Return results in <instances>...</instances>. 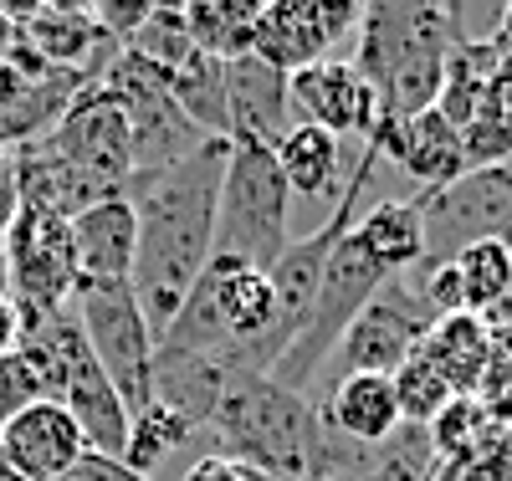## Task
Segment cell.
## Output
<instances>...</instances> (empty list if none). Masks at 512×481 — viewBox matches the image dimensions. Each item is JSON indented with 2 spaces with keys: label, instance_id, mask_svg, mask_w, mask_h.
Wrapping results in <instances>:
<instances>
[{
  "label": "cell",
  "instance_id": "obj_1",
  "mask_svg": "<svg viewBox=\"0 0 512 481\" xmlns=\"http://www.w3.org/2000/svg\"><path fill=\"white\" fill-rule=\"evenodd\" d=\"M226 154H231V139H205L180 164L134 174L123 190L139 221L128 292H134L139 313L149 318L154 338L185 308V297L195 292L200 272L216 256V205H221Z\"/></svg>",
  "mask_w": 512,
  "mask_h": 481
},
{
  "label": "cell",
  "instance_id": "obj_2",
  "mask_svg": "<svg viewBox=\"0 0 512 481\" xmlns=\"http://www.w3.org/2000/svg\"><path fill=\"white\" fill-rule=\"evenodd\" d=\"M205 456H226L272 481H328V425L313 400L272 384L267 374H236L200 430Z\"/></svg>",
  "mask_w": 512,
  "mask_h": 481
},
{
  "label": "cell",
  "instance_id": "obj_3",
  "mask_svg": "<svg viewBox=\"0 0 512 481\" xmlns=\"http://www.w3.org/2000/svg\"><path fill=\"white\" fill-rule=\"evenodd\" d=\"M287 210H292V190L277 169V154L267 144L231 139L221 205H216V256H236L246 267L267 272L292 246Z\"/></svg>",
  "mask_w": 512,
  "mask_h": 481
},
{
  "label": "cell",
  "instance_id": "obj_4",
  "mask_svg": "<svg viewBox=\"0 0 512 481\" xmlns=\"http://www.w3.org/2000/svg\"><path fill=\"white\" fill-rule=\"evenodd\" d=\"M57 159V169L72 180L77 205L88 210L98 200H113L134 180V139H128V118L118 98L103 82H82V93L67 103L57 128L47 139H36Z\"/></svg>",
  "mask_w": 512,
  "mask_h": 481
},
{
  "label": "cell",
  "instance_id": "obj_5",
  "mask_svg": "<svg viewBox=\"0 0 512 481\" xmlns=\"http://www.w3.org/2000/svg\"><path fill=\"white\" fill-rule=\"evenodd\" d=\"M0 287L16 302L21 328L62 313L77 292V251L67 215L47 205H16L0 241Z\"/></svg>",
  "mask_w": 512,
  "mask_h": 481
},
{
  "label": "cell",
  "instance_id": "obj_6",
  "mask_svg": "<svg viewBox=\"0 0 512 481\" xmlns=\"http://www.w3.org/2000/svg\"><path fill=\"white\" fill-rule=\"evenodd\" d=\"M67 308L88 338L98 369L118 389L123 410L139 415L144 405H154V328L139 313L128 282H77Z\"/></svg>",
  "mask_w": 512,
  "mask_h": 481
},
{
  "label": "cell",
  "instance_id": "obj_7",
  "mask_svg": "<svg viewBox=\"0 0 512 481\" xmlns=\"http://www.w3.org/2000/svg\"><path fill=\"white\" fill-rule=\"evenodd\" d=\"M420 236L425 256L446 261L466 246H512V164H477L456 180L420 190Z\"/></svg>",
  "mask_w": 512,
  "mask_h": 481
},
{
  "label": "cell",
  "instance_id": "obj_8",
  "mask_svg": "<svg viewBox=\"0 0 512 481\" xmlns=\"http://www.w3.org/2000/svg\"><path fill=\"white\" fill-rule=\"evenodd\" d=\"M98 82L118 98V108L128 118V139H134V174L169 169V164H180L185 154H195L205 144V134L180 113L175 93H169V77L154 62H144V57H134L128 47H118V57L103 67Z\"/></svg>",
  "mask_w": 512,
  "mask_h": 481
},
{
  "label": "cell",
  "instance_id": "obj_9",
  "mask_svg": "<svg viewBox=\"0 0 512 481\" xmlns=\"http://www.w3.org/2000/svg\"><path fill=\"white\" fill-rule=\"evenodd\" d=\"M400 282V277H395ZM379 287V297L369 302V308L349 323V333L338 338V348H333V359H328V369H338V374H395L415 348L425 343V333H431V313L420 308V297L410 292H400V287ZM323 369V374H328ZM333 374V379H338Z\"/></svg>",
  "mask_w": 512,
  "mask_h": 481
},
{
  "label": "cell",
  "instance_id": "obj_10",
  "mask_svg": "<svg viewBox=\"0 0 512 481\" xmlns=\"http://www.w3.org/2000/svg\"><path fill=\"white\" fill-rule=\"evenodd\" d=\"M287 103H292V123H313L333 139H364L379 123V103L374 87L364 82V72L349 57H323L303 72L287 77Z\"/></svg>",
  "mask_w": 512,
  "mask_h": 481
},
{
  "label": "cell",
  "instance_id": "obj_11",
  "mask_svg": "<svg viewBox=\"0 0 512 481\" xmlns=\"http://www.w3.org/2000/svg\"><path fill=\"white\" fill-rule=\"evenodd\" d=\"M82 456L88 435L57 400H36L11 425H0V466L11 471V481H72Z\"/></svg>",
  "mask_w": 512,
  "mask_h": 481
},
{
  "label": "cell",
  "instance_id": "obj_12",
  "mask_svg": "<svg viewBox=\"0 0 512 481\" xmlns=\"http://www.w3.org/2000/svg\"><path fill=\"white\" fill-rule=\"evenodd\" d=\"M369 149L379 154V164H395V174L415 180L420 190H436V185L456 180V174L466 169L461 134L436 108H425L405 123H379L369 134Z\"/></svg>",
  "mask_w": 512,
  "mask_h": 481
},
{
  "label": "cell",
  "instance_id": "obj_13",
  "mask_svg": "<svg viewBox=\"0 0 512 481\" xmlns=\"http://www.w3.org/2000/svg\"><path fill=\"white\" fill-rule=\"evenodd\" d=\"M313 405L338 441H354V446H379L405 425L395 374H338L323 384Z\"/></svg>",
  "mask_w": 512,
  "mask_h": 481
},
{
  "label": "cell",
  "instance_id": "obj_14",
  "mask_svg": "<svg viewBox=\"0 0 512 481\" xmlns=\"http://www.w3.org/2000/svg\"><path fill=\"white\" fill-rule=\"evenodd\" d=\"M226 113H231V139L272 149L292 128L287 72L267 67L262 57H251V52L226 62Z\"/></svg>",
  "mask_w": 512,
  "mask_h": 481
},
{
  "label": "cell",
  "instance_id": "obj_15",
  "mask_svg": "<svg viewBox=\"0 0 512 481\" xmlns=\"http://www.w3.org/2000/svg\"><path fill=\"white\" fill-rule=\"evenodd\" d=\"M72 251H77V282H128L134 272L139 221L123 195L98 200L72 215Z\"/></svg>",
  "mask_w": 512,
  "mask_h": 481
},
{
  "label": "cell",
  "instance_id": "obj_16",
  "mask_svg": "<svg viewBox=\"0 0 512 481\" xmlns=\"http://www.w3.org/2000/svg\"><path fill=\"white\" fill-rule=\"evenodd\" d=\"M277 154V169H282V180L292 195H303V200H338V190H344V139H333L323 134V128L313 123H292L287 134L272 144Z\"/></svg>",
  "mask_w": 512,
  "mask_h": 481
},
{
  "label": "cell",
  "instance_id": "obj_17",
  "mask_svg": "<svg viewBox=\"0 0 512 481\" xmlns=\"http://www.w3.org/2000/svg\"><path fill=\"white\" fill-rule=\"evenodd\" d=\"M251 57H262L267 67L292 77V72L333 57V47H328V36L318 31L308 0H267L262 21H256V36H251Z\"/></svg>",
  "mask_w": 512,
  "mask_h": 481
},
{
  "label": "cell",
  "instance_id": "obj_18",
  "mask_svg": "<svg viewBox=\"0 0 512 481\" xmlns=\"http://www.w3.org/2000/svg\"><path fill=\"white\" fill-rule=\"evenodd\" d=\"M349 236L364 246L369 261H379L390 277L410 272L415 261L425 256V236H420V200H379L374 210L354 215Z\"/></svg>",
  "mask_w": 512,
  "mask_h": 481
},
{
  "label": "cell",
  "instance_id": "obj_19",
  "mask_svg": "<svg viewBox=\"0 0 512 481\" xmlns=\"http://www.w3.org/2000/svg\"><path fill=\"white\" fill-rule=\"evenodd\" d=\"M180 21L195 41V52L216 57V62H236L251 52L256 21H262L267 0H175Z\"/></svg>",
  "mask_w": 512,
  "mask_h": 481
},
{
  "label": "cell",
  "instance_id": "obj_20",
  "mask_svg": "<svg viewBox=\"0 0 512 481\" xmlns=\"http://www.w3.org/2000/svg\"><path fill=\"white\" fill-rule=\"evenodd\" d=\"M180 451H195V456H205V446H200V430L185 420V415H175L169 405H144L139 415H128V441H123V466L128 471H139V476H159L169 461H175Z\"/></svg>",
  "mask_w": 512,
  "mask_h": 481
},
{
  "label": "cell",
  "instance_id": "obj_21",
  "mask_svg": "<svg viewBox=\"0 0 512 481\" xmlns=\"http://www.w3.org/2000/svg\"><path fill=\"white\" fill-rule=\"evenodd\" d=\"M420 354L446 374V384L456 389V395H472V389L482 384V374H487V359H492V328L472 313L441 318V323H431V333H425Z\"/></svg>",
  "mask_w": 512,
  "mask_h": 481
},
{
  "label": "cell",
  "instance_id": "obj_22",
  "mask_svg": "<svg viewBox=\"0 0 512 481\" xmlns=\"http://www.w3.org/2000/svg\"><path fill=\"white\" fill-rule=\"evenodd\" d=\"M456 261V277H461V297H466V313L487 318V328H507L512 318V246L482 241V246H466L451 256Z\"/></svg>",
  "mask_w": 512,
  "mask_h": 481
},
{
  "label": "cell",
  "instance_id": "obj_23",
  "mask_svg": "<svg viewBox=\"0 0 512 481\" xmlns=\"http://www.w3.org/2000/svg\"><path fill=\"white\" fill-rule=\"evenodd\" d=\"M169 93H175L180 113L200 128L205 139H231V113H226V62L190 52L180 67H169Z\"/></svg>",
  "mask_w": 512,
  "mask_h": 481
},
{
  "label": "cell",
  "instance_id": "obj_24",
  "mask_svg": "<svg viewBox=\"0 0 512 481\" xmlns=\"http://www.w3.org/2000/svg\"><path fill=\"white\" fill-rule=\"evenodd\" d=\"M461 154L466 169L477 164H512V62H497L487 77V93L461 128Z\"/></svg>",
  "mask_w": 512,
  "mask_h": 481
},
{
  "label": "cell",
  "instance_id": "obj_25",
  "mask_svg": "<svg viewBox=\"0 0 512 481\" xmlns=\"http://www.w3.org/2000/svg\"><path fill=\"white\" fill-rule=\"evenodd\" d=\"M497 62H502V57H497L492 41H456V47L446 52L436 113L456 128V134L472 123V113H477V103H482V93H487V77H492Z\"/></svg>",
  "mask_w": 512,
  "mask_h": 481
},
{
  "label": "cell",
  "instance_id": "obj_26",
  "mask_svg": "<svg viewBox=\"0 0 512 481\" xmlns=\"http://www.w3.org/2000/svg\"><path fill=\"white\" fill-rule=\"evenodd\" d=\"M21 41H26V47L47 62V67L82 77V67L98 57L93 47H98V41H108V36L98 31L93 16H36V21L21 26Z\"/></svg>",
  "mask_w": 512,
  "mask_h": 481
},
{
  "label": "cell",
  "instance_id": "obj_27",
  "mask_svg": "<svg viewBox=\"0 0 512 481\" xmlns=\"http://www.w3.org/2000/svg\"><path fill=\"white\" fill-rule=\"evenodd\" d=\"M395 395H400V410H405V425H431L451 400H456V389L446 384V374L431 364L415 348V354L395 369Z\"/></svg>",
  "mask_w": 512,
  "mask_h": 481
},
{
  "label": "cell",
  "instance_id": "obj_28",
  "mask_svg": "<svg viewBox=\"0 0 512 481\" xmlns=\"http://www.w3.org/2000/svg\"><path fill=\"white\" fill-rule=\"evenodd\" d=\"M36 400H47V389H41L31 359L21 354V348H6V354H0V425H11Z\"/></svg>",
  "mask_w": 512,
  "mask_h": 481
},
{
  "label": "cell",
  "instance_id": "obj_29",
  "mask_svg": "<svg viewBox=\"0 0 512 481\" xmlns=\"http://www.w3.org/2000/svg\"><path fill=\"white\" fill-rule=\"evenodd\" d=\"M420 308L431 313L436 323L441 318H461L466 313V297H461V277H456V261L446 256V261H431L425 267V282H420Z\"/></svg>",
  "mask_w": 512,
  "mask_h": 481
},
{
  "label": "cell",
  "instance_id": "obj_30",
  "mask_svg": "<svg viewBox=\"0 0 512 481\" xmlns=\"http://www.w3.org/2000/svg\"><path fill=\"white\" fill-rule=\"evenodd\" d=\"M164 6V0H88V16L98 21L103 36H118L128 41L134 31H144L154 21V11Z\"/></svg>",
  "mask_w": 512,
  "mask_h": 481
},
{
  "label": "cell",
  "instance_id": "obj_31",
  "mask_svg": "<svg viewBox=\"0 0 512 481\" xmlns=\"http://www.w3.org/2000/svg\"><path fill=\"white\" fill-rule=\"evenodd\" d=\"M308 11H313L318 31L328 36V47H354L364 0H308Z\"/></svg>",
  "mask_w": 512,
  "mask_h": 481
},
{
  "label": "cell",
  "instance_id": "obj_32",
  "mask_svg": "<svg viewBox=\"0 0 512 481\" xmlns=\"http://www.w3.org/2000/svg\"><path fill=\"white\" fill-rule=\"evenodd\" d=\"M180 481H272V476L251 471V466H241V461H226V456H200L195 466H185Z\"/></svg>",
  "mask_w": 512,
  "mask_h": 481
},
{
  "label": "cell",
  "instance_id": "obj_33",
  "mask_svg": "<svg viewBox=\"0 0 512 481\" xmlns=\"http://www.w3.org/2000/svg\"><path fill=\"white\" fill-rule=\"evenodd\" d=\"M72 481H149V476H139V471H128L118 456H82V466H77V476Z\"/></svg>",
  "mask_w": 512,
  "mask_h": 481
},
{
  "label": "cell",
  "instance_id": "obj_34",
  "mask_svg": "<svg viewBox=\"0 0 512 481\" xmlns=\"http://www.w3.org/2000/svg\"><path fill=\"white\" fill-rule=\"evenodd\" d=\"M16 343H21V318H16V302L6 297V287H0V354Z\"/></svg>",
  "mask_w": 512,
  "mask_h": 481
},
{
  "label": "cell",
  "instance_id": "obj_35",
  "mask_svg": "<svg viewBox=\"0 0 512 481\" xmlns=\"http://www.w3.org/2000/svg\"><path fill=\"white\" fill-rule=\"evenodd\" d=\"M487 41L497 47V57H502V62H512V0L497 11V26H492V36H487Z\"/></svg>",
  "mask_w": 512,
  "mask_h": 481
},
{
  "label": "cell",
  "instance_id": "obj_36",
  "mask_svg": "<svg viewBox=\"0 0 512 481\" xmlns=\"http://www.w3.org/2000/svg\"><path fill=\"white\" fill-rule=\"evenodd\" d=\"M16 36H21V26H11L6 16H0V57H11V47H16Z\"/></svg>",
  "mask_w": 512,
  "mask_h": 481
},
{
  "label": "cell",
  "instance_id": "obj_37",
  "mask_svg": "<svg viewBox=\"0 0 512 481\" xmlns=\"http://www.w3.org/2000/svg\"><path fill=\"white\" fill-rule=\"evenodd\" d=\"M6 180H11V154L0 149V185H6Z\"/></svg>",
  "mask_w": 512,
  "mask_h": 481
},
{
  "label": "cell",
  "instance_id": "obj_38",
  "mask_svg": "<svg viewBox=\"0 0 512 481\" xmlns=\"http://www.w3.org/2000/svg\"><path fill=\"white\" fill-rule=\"evenodd\" d=\"M507 308H512V302H507Z\"/></svg>",
  "mask_w": 512,
  "mask_h": 481
}]
</instances>
